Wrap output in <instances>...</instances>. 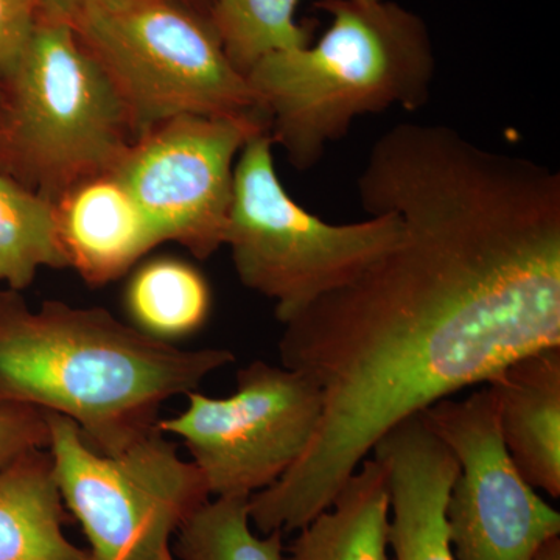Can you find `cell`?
Wrapping results in <instances>:
<instances>
[{
    "label": "cell",
    "instance_id": "1",
    "mask_svg": "<svg viewBox=\"0 0 560 560\" xmlns=\"http://www.w3.org/2000/svg\"><path fill=\"white\" fill-rule=\"evenodd\" d=\"M357 189L401 234L283 324L282 366L318 386L323 410L301 458L249 497L261 534L308 525L401 420L560 348L558 172L401 121L375 140Z\"/></svg>",
    "mask_w": 560,
    "mask_h": 560
},
{
    "label": "cell",
    "instance_id": "2",
    "mask_svg": "<svg viewBox=\"0 0 560 560\" xmlns=\"http://www.w3.org/2000/svg\"><path fill=\"white\" fill-rule=\"evenodd\" d=\"M228 349H180L102 307L0 290V405H25L77 423L95 452L116 455L158 429L165 401L234 363Z\"/></svg>",
    "mask_w": 560,
    "mask_h": 560
},
{
    "label": "cell",
    "instance_id": "3",
    "mask_svg": "<svg viewBox=\"0 0 560 560\" xmlns=\"http://www.w3.org/2000/svg\"><path fill=\"white\" fill-rule=\"evenodd\" d=\"M331 18L315 46L279 51L248 75L272 142L298 171H311L353 120L430 101L436 57L419 14L385 0H316Z\"/></svg>",
    "mask_w": 560,
    "mask_h": 560
},
{
    "label": "cell",
    "instance_id": "4",
    "mask_svg": "<svg viewBox=\"0 0 560 560\" xmlns=\"http://www.w3.org/2000/svg\"><path fill=\"white\" fill-rule=\"evenodd\" d=\"M2 90L0 173L55 205L80 184L113 175L138 139L113 83L58 18L39 13Z\"/></svg>",
    "mask_w": 560,
    "mask_h": 560
},
{
    "label": "cell",
    "instance_id": "5",
    "mask_svg": "<svg viewBox=\"0 0 560 560\" xmlns=\"http://www.w3.org/2000/svg\"><path fill=\"white\" fill-rule=\"evenodd\" d=\"M58 20L106 73L138 139L184 114L265 119L208 14L187 0H79Z\"/></svg>",
    "mask_w": 560,
    "mask_h": 560
},
{
    "label": "cell",
    "instance_id": "6",
    "mask_svg": "<svg viewBox=\"0 0 560 560\" xmlns=\"http://www.w3.org/2000/svg\"><path fill=\"white\" fill-rule=\"evenodd\" d=\"M270 132L253 136L234 167L224 246L242 285L275 302L287 324L382 257L401 234L394 212L331 224L301 208L280 183Z\"/></svg>",
    "mask_w": 560,
    "mask_h": 560
},
{
    "label": "cell",
    "instance_id": "7",
    "mask_svg": "<svg viewBox=\"0 0 560 560\" xmlns=\"http://www.w3.org/2000/svg\"><path fill=\"white\" fill-rule=\"evenodd\" d=\"M55 478L90 541L91 560H175L173 537L210 500L208 482L160 427L116 455L95 452L75 422L46 412Z\"/></svg>",
    "mask_w": 560,
    "mask_h": 560
},
{
    "label": "cell",
    "instance_id": "8",
    "mask_svg": "<svg viewBox=\"0 0 560 560\" xmlns=\"http://www.w3.org/2000/svg\"><path fill=\"white\" fill-rule=\"evenodd\" d=\"M186 397L184 411L158 427L183 440L212 497H250L275 485L311 444L323 410L307 375L261 360L237 372L230 397Z\"/></svg>",
    "mask_w": 560,
    "mask_h": 560
},
{
    "label": "cell",
    "instance_id": "9",
    "mask_svg": "<svg viewBox=\"0 0 560 560\" xmlns=\"http://www.w3.org/2000/svg\"><path fill=\"white\" fill-rule=\"evenodd\" d=\"M264 131L261 117L184 114L140 136L113 175L160 243L206 260L224 246L238 154Z\"/></svg>",
    "mask_w": 560,
    "mask_h": 560
},
{
    "label": "cell",
    "instance_id": "10",
    "mask_svg": "<svg viewBox=\"0 0 560 560\" xmlns=\"http://www.w3.org/2000/svg\"><path fill=\"white\" fill-rule=\"evenodd\" d=\"M459 464L447 504L456 560H537L560 514L512 463L488 388L422 411Z\"/></svg>",
    "mask_w": 560,
    "mask_h": 560
},
{
    "label": "cell",
    "instance_id": "11",
    "mask_svg": "<svg viewBox=\"0 0 560 560\" xmlns=\"http://www.w3.org/2000/svg\"><path fill=\"white\" fill-rule=\"evenodd\" d=\"M389 493L394 560H456L447 504L459 464L422 415L410 416L372 448Z\"/></svg>",
    "mask_w": 560,
    "mask_h": 560
},
{
    "label": "cell",
    "instance_id": "12",
    "mask_svg": "<svg viewBox=\"0 0 560 560\" xmlns=\"http://www.w3.org/2000/svg\"><path fill=\"white\" fill-rule=\"evenodd\" d=\"M57 212L69 268L91 287L119 279L161 245L138 202L114 175L80 184L57 202Z\"/></svg>",
    "mask_w": 560,
    "mask_h": 560
},
{
    "label": "cell",
    "instance_id": "13",
    "mask_svg": "<svg viewBox=\"0 0 560 560\" xmlns=\"http://www.w3.org/2000/svg\"><path fill=\"white\" fill-rule=\"evenodd\" d=\"M501 440L534 489L560 497V348L540 350L486 383Z\"/></svg>",
    "mask_w": 560,
    "mask_h": 560
},
{
    "label": "cell",
    "instance_id": "14",
    "mask_svg": "<svg viewBox=\"0 0 560 560\" xmlns=\"http://www.w3.org/2000/svg\"><path fill=\"white\" fill-rule=\"evenodd\" d=\"M68 522L47 448L0 467V560H91L66 536Z\"/></svg>",
    "mask_w": 560,
    "mask_h": 560
},
{
    "label": "cell",
    "instance_id": "15",
    "mask_svg": "<svg viewBox=\"0 0 560 560\" xmlns=\"http://www.w3.org/2000/svg\"><path fill=\"white\" fill-rule=\"evenodd\" d=\"M388 528L385 471L366 458L334 503L300 529L285 560H390Z\"/></svg>",
    "mask_w": 560,
    "mask_h": 560
},
{
    "label": "cell",
    "instance_id": "16",
    "mask_svg": "<svg viewBox=\"0 0 560 560\" xmlns=\"http://www.w3.org/2000/svg\"><path fill=\"white\" fill-rule=\"evenodd\" d=\"M212 307L208 280L189 261L158 257L140 265L125 290L131 326L172 342L197 334Z\"/></svg>",
    "mask_w": 560,
    "mask_h": 560
},
{
    "label": "cell",
    "instance_id": "17",
    "mask_svg": "<svg viewBox=\"0 0 560 560\" xmlns=\"http://www.w3.org/2000/svg\"><path fill=\"white\" fill-rule=\"evenodd\" d=\"M40 268H69L57 205L0 173V282L28 289Z\"/></svg>",
    "mask_w": 560,
    "mask_h": 560
},
{
    "label": "cell",
    "instance_id": "18",
    "mask_svg": "<svg viewBox=\"0 0 560 560\" xmlns=\"http://www.w3.org/2000/svg\"><path fill=\"white\" fill-rule=\"evenodd\" d=\"M301 0H210L208 16L232 68L248 75L265 57L312 46L315 22L296 21Z\"/></svg>",
    "mask_w": 560,
    "mask_h": 560
},
{
    "label": "cell",
    "instance_id": "19",
    "mask_svg": "<svg viewBox=\"0 0 560 560\" xmlns=\"http://www.w3.org/2000/svg\"><path fill=\"white\" fill-rule=\"evenodd\" d=\"M175 539L173 555L179 560H285L282 530L260 537L250 528L249 495L206 501Z\"/></svg>",
    "mask_w": 560,
    "mask_h": 560
},
{
    "label": "cell",
    "instance_id": "20",
    "mask_svg": "<svg viewBox=\"0 0 560 560\" xmlns=\"http://www.w3.org/2000/svg\"><path fill=\"white\" fill-rule=\"evenodd\" d=\"M38 21V0H0V86L20 69Z\"/></svg>",
    "mask_w": 560,
    "mask_h": 560
},
{
    "label": "cell",
    "instance_id": "21",
    "mask_svg": "<svg viewBox=\"0 0 560 560\" xmlns=\"http://www.w3.org/2000/svg\"><path fill=\"white\" fill-rule=\"evenodd\" d=\"M49 442L46 412L25 405H0V467L24 453L49 447Z\"/></svg>",
    "mask_w": 560,
    "mask_h": 560
},
{
    "label": "cell",
    "instance_id": "22",
    "mask_svg": "<svg viewBox=\"0 0 560 560\" xmlns=\"http://www.w3.org/2000/svg\"><path fill=\"white\" fill-rule=\"evenodd\" d=\"M39 13L46 14V16L58 18L61 13H65L73 3L79 0H38Z\"/></svg>",
    "mask_w": 560,
    "mask_h": 560
},
{
    "label": "cell",
    "instance_id": "23",
    "mask_svg": "<svg viewBox=\"0 0 560 560\" xmlns=\"http://www.w3.org/2000/svg\"><path fill=\"white\" fill-rule=\"evenodd\" d=\"M537 560H560V539L556 537L541 548Z\"/></svg>",
    "mask_w": 560,
    "mask_h": 560
},
{
    "label": "cell",
    "instance_id": "24",
    "mask_svg": "<svg viewBox=\"0 0 560 560\" xmlns=\"http://www.w3.org/2000/svg\"><path fill=\"white\" fill-rule=\"evenodd\" d=\"M2 109H3V90H2V86H0V116H2Z\"/></svg>",
    "mask_w": 560,
    "mask_h": 560
},
{
    "label": "cell",
    "instance_id": "25",
    "mask_svg": "<svg viewBox=\"0 0 560 560\" xmlns=\"http://www.w3.org/2000/svg\"><path fill=\"white\" fill-rule=\"evenodd\" d=\"M366 2H375V0H366Z\"/></svg>",
    "mask_w": 560,
    "mask_h": 560
},
{
    "label": "cell",
    "instance_id": "26",
    "mask_svg": "<svg viewBox=\"0 0 560 560\" xmlns=\"http://www.w3.org/2000/svg\"><path fill=\"white\" fill-rule=\"evenodd\" d=\"M187 2H189V0H187ZM209 7H210V0H209Z\"/></svg>",
    "mask_w": 560,
    "mask_h": 560
}]
</instances>
